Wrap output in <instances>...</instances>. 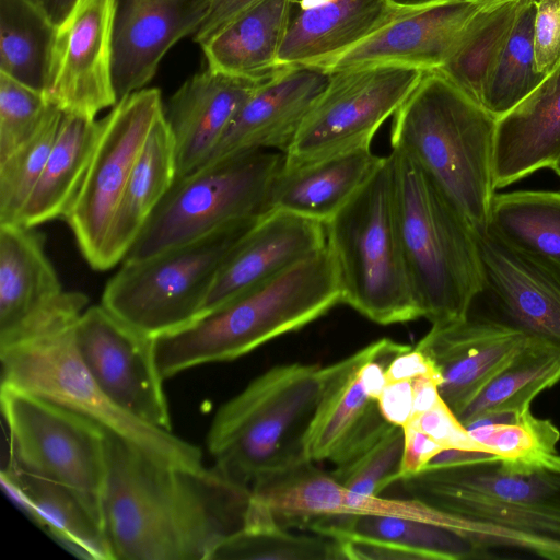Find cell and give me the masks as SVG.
Returning a JSON list of instances; mask_svg holds the SVG:
<instances>
[{
    "mask_svg": "<svg viewBox=\"0 0 560 560\" xmlns=\"http://www.w3.org/2000/svg\"><path fill=\"white\" fill-rule=\"evenodd\" d=\"M102 509L114 560H209L247 520L250 488L163 462L106 429Z\"/></svg>",
    "mask_w": 560,
    "mask_h": 560,
    "instance_id": "6da1fadb",
    "label": "cell"
},
{
    "mask_svg": "<svg viewBox=\"0 0 560 560\" xmlns=\"http://www.w3.org/2000/svg\"><path fill=\"white\" fill-rule=\"evenodd\" d=\"M399 481L410 498L444 513L482 556L505 547L560 560V456L536 466L493 456L424 467Z\"/></svg>",
    "mask_w": 560,
    "mask_h": 560,
    "instance_id": "7a4b0ae2",
    "label": "cell"
},
{
    "mask_svg": "<svg viewBox=\"0 0 560 560\" xmlns=\"http://www.w3.org/2000/svg\"><path fill=\"white\" fill-rule=\"evenodd\" d=\"M341 302L334 255L320 250L271 280L201 314L187 326L155 337L164 380L188 369L235 360L301 329Z\"/></svg>",
    "mask_w": 560,
    "mask_h": 560,
    "instance_id": "3957f363",
    "label": "cell"
},
{
    "mask_svg": "<svg viewBox=\"0 0 560 560\" xmlns=\"http://www.w3.org/2000/svg\"><path fill=\"white\" fill-rule=\"evenodd\" d=\"M390 144L416 162L472 229H486L494 195L498 118L436 70L393 115Z\"/></svg>",
    "mask_w": 560,
    "mask_h": 560,
    "instance_id": "277c9868",
    "label": "cell"
},
{
    "mask_svg": "<svg viewBox=\"0 0 560 560\" xmlns=\"http://www.w3.org/2000/svg\"><path fill=\"white\" fill-rule=\"evenodd\" d=\"M389 155L396 224L421 315L432 325L465 318L482 288L478 233L416 162L397 150Z\"/></svg>",
    "mask_w": 560,
    "mask_h": 560,
    "instance_id": "5b68a950",
    "label": "cell"
},
{
    "mask_svg": "<svg viewBox=\"0 0 560 560\" xmlns=\"http://www.w3.org/2000/svg\"><path fill=\"white\" fill-rule=\"evenodd\" d=\"M89 298L78 292L21 339L0 348L1 385L45 397L78 411L175 465L201 467L198 446L144 423L112 401L83 364L74 345V325Z\"/></svg>",
    "mask_w": 560,
    "mask_h": 560,
    "instance_id": "8992f818",
    "label": "cell"
},
{
    "mask_svg": "<svg viewBox=\"0 0 560 560\" xmlns=\"http://www.w3.org/2000/svg\"><path fill=\"white\" fill-rule=\"evenodd\" d=\"M322 388L316 364L277 365L253 380L212 420L207 448L213 467L250 488L259 476L307 459L304 440Z\"/></svg>",
    "mask_w": 560,
    "mask_h": 560,
    "instance_id": "52a82bcc",
    "label": "cell"
},
{
    "mask_svg": "<svg viewBox=\"0 0 560 560\" xmlns=\"http://www.w3.org/2000/svg\"><path fill=\"white\" fill-rule=\"evenodd\" d=\"M341 302L381 325L422 317L397 230L390 155L326 223Z\"/></svg>",
    "mask_w": 560,
    "mask_h": 560,
    "instance_id": "ba28073f",
    "label": "cell"
},
{
    "mask_svg": "<svg viewBox=\"0 0 560 560\" xmlns=\"http://www.w3.org/2000/svg\"><path fill=\"white\" fill-rule=\"evenodd\" d=\"M258 219L234 221L148 258L124 261L101 304L152 337L187 326L203 313L221 266Z\"/></svg>",
    "mask_w": 560,
    "mask_h": 560,
    "instance_id": "9c48e42d",
    "label": "cell"
},
{
    "mask_svg": "<svg viewBox=\"0 0 560 560\" xmlns=\"http://www.w3.org/2000/svg\"><path fill=\"white\" fill-rule=\"evenodd\" d=\"M283 161L277 151H253L176 177L122 261L141 260L228 223L265 215L271 184Z\"/></svg>",
    "mask_w": 560,
    "mask_h": 560,
    "instance_id": "30bf717a",
    "label": "cell"
},
{
    "mask_svg": "<svg viewBox=\"0 0 560 560\" xmlns=\"http://www.w3.org/2000/svg\"><path fill=\"white\" fill-rule=\"evenodd\" d=\"M0 401L10 433L11 464L102 504L105 428L63 405L10 386L1 385Z\"/></svg>",
    "mask_w": 560,
    "mask_h": 560,
    "instance_id": "8fae6325",
    "label": "cell"
},
{
    "mask_svg": "<svg viewBox=\"0 0 560 560\" xmlns=\"http://www.w3.org/2000/svg\"><path fill=\"white\" fill-rule=\"evenodd\" d=\"M423 72L399 65L329 71L328 84L283 154V164H302L371 145L377 129L405 102Z\"/></svg>",
    "mask_w": 560,
    "mask_h": 560,
    "instance_id": "7c38bea8",
    "label": "cell"
},
{
    "mask_svg": "<svg viewBox=\"0 0 560 560\" xmlns=\"http://www.w3.org/2000/svg\"><path fill=\"white\" fill-rule=\"evenodd\" d=\"M161 92L141 89L100 119L95 149L78 196L65 217L92 269L105 271L107 233L133 165L163 114Z\"/></svg>",
    "mask_w": 560,
    "mask_h": 560,
    "instance_id": "4fadbf2b",
    "label": "cell"
},
{
    "mask_svg": "<svg viewBox=\"0 0 560 560\" xmlns=\"http://www.w3.org/2000/svg\"><path fill=\"white\" fill-rule=\"evenodd\" d=\"M73 334L83 364L112 401L144 423L172 431L155 337L130 326L102 304L85 308Z\"/></svg>",
    "mask_w": 560,
    "mask_h": 560,
    "instance_id": "5bb4252c",
    "label": "cell"
},
{
    "mask_svg": "<svg viewBox=\"0 0 560 560\" xmlns=\"http://www.w3.org/2000/svg\"><path fill=\"white\" fill-rule=\"evenodd\" d=\"M482 288L467 316L560 350V264L478 233Z\"/></svg>",
    "mask_w": 560,
    "mask_h": 560,
    "instance_id": "9a60e30c",
    "label": "cell"
},
{
    "mask_svg": "<svg viewBox=\"0 0 560 560\" xmlns=\"http://www.w3.org/2000/svg\"><path fill=\"white\" fill-rule=\"evenodd\" d=\"M117 0H77L57 25L46 97L62 113L96 119L117 104L113 43Z\"/></svg>",
    "mask_w": 560,
    "mask_h": 560,
    "instance_id": "2e32d148",
    "label": "cell"
},
{
    "mask_svg": "<svg viewBox=\"0 0 560 560\" xmlns=\"http://www.w3.org/2000/svg\"><path fill=\"white\" fill-rule=\"evenodd\" d=\"M387 338L323 368L319 404L304 440L308 460L329 459L343 465L374 444L392 425L370 393L363 364L376 355Z\"/></svg>",
    "mask_w": 560,
    "mask_h": 560,
    "instance_id": "e0dca14e",
    "label": "cell"
},
{
    "mask_svg": "<svg viewBox=\"0 0 560 560\" xmlns=\"http://www.w3.org/2000/svg\"><path fill=\"white\" fill-rule=\"evenodd\" d=\"M329 78L320 67L280 69L245 102L203 164L260 150L285 154Z\"/></svg>",
    "mask_w": 560,
    "mask_h": 560,
    "instance_id": "ac0fdd59",
    "label": "cell"
},
{
    "mask_svg": "<svg viewBox=\"0 0 560 560\" xmlns=\"http://www.w3.org/2000/svg\"><path fill=\"white\" fill-rule=\"evenodd\" d=\"M206 14V0H117L113 43L117 103L144 89L165 54L182 38L194 36Z\"/></svg>",
    "mask_w": 560,
    "mask_h": 560,
    "instance_id": "d6986e66",
    "label": "cell"
},
{
    "mask_svg": "<svg viewBox=\"0 0 560 560\" xmlns=\"http://www.w3.org/2000/svg\"><path fill=\"white\" fill-rule=\"evenodd\" d=\"M326 244L325 223L283 210L269 211L242 236L224 260L203 313L271 280Z\"/></svg>",
    "mask_w": 560,
    "mask_h": 560,
    "instance_id": "ffe728a7",
    "label": "cell"
},
{
    "mask_svg": "<svg viewBox=\"0 0 560 560\" xmlns=\"http://www.w3.org/2000/svg\"><path fill=\"white\" fill-rule=\"evenodd\" d=\"M528 341L520 332L466 316L432 325L416 348L433 362L441 398L457 416Z\"/></svg>",
    "mask_w": 560,
    "mask_h": 560,
    "instance_id": "44dd1931",
    "label": "cell"
},
{
    "mask_svg": "<svg viewBox=\"0 0 560 560\" xmlns=\"http://www.w3.org/2000/svg\"><path fill=\"white\" fill-rule=\"evenodd\" d=\"M406 10L390 0H289L279 65L329 70L347 51Z\"/></svg>",
    "mask_w": 560,
    "mask_h": 560,
    "instance_id": "7402d4cb",
    "label": "cell"
},
{
    "mask_svg": "<svg viewBox=\"0 0 560 560\" xmlns=\"http://www.w3.org/2000/svg\"><path fill=\"white\" fill-rule=\"evenodd\" d=\"M479 10V5L462 0L407 9L347 51L328 71L368 65L438 70L452 56Z\"/></svg>",
    "mask_w": 560,
    "mask_h": 560,
    "instance_id": "603a6c76",
    "label": "cell"
},
{
    "mask_svg": "<svg viewBox=\"0 0 560 560\" xmlns=\"http://www.w3.org/2000/svg\"><path fill=\"white\" fill-rule=\"evenodd\" d=\"M265 81L207 68L173 94L163 116L173 139L176 177L207 161L237 112Z\"/></svg>",
    "mask_w": 560,
    "mask_h": 560,
    "instance_id": "cb8c5ba5",
    "label": "cell"
},
{
    "mask_svg": "<svg viewBox=\"0 0 560 560\" xmlns=\"http://www.w3.org/2000/svg\"><path fill=\"white\" fill-rule=\"evenodd\" d=\"M65 290L36 228L0 224V347L48 312Z\"/></svg>",
    "mask_w": 560,
    "mask_h": 560,
    "instance_id": "d4e9b609",
    "label": "cell"
},
{
    "mask_svg": "<svg viewBox=\"0 0 560 560\" xmlns=\"http://www.w3.org/2000/svg\"><path fill=\"white\" fill-rule=\"evenodd\" d=\"M0 480L8 495L28 517L77 556L114 560L101 503L13 464L1 470Z\"/></svg>",
    "mask_w": 560,
    "mask_h": 560,
    "instance_id": "484cf974",
    "label": "cell"
},
{
    "mask_svg": "<svg viewBox=\"0 0 560 560\" xmlns=\"http://www.w3.org/2000/svg\"><path fill=\"white\" fill-rule=\"evenodd\" d=\"M384 158L362 145L302 164H282L270 187L269 211L283 210L326 224Z\"/></svg>",
    "mask_w": 560,
    "mask_h": 560,
    "instance_id": "4316f807",
    "label": "cell"
},
{
    "mask_svg": "<svg viewBox=\"0 0 560 560\" xmlns=\"http://www.w3.org/2000/svg\"><path fill=\"white\" fill-rule=\"evenodd\" d=\"M559 155L560 65L532 94L498 119L495 189L550 167Z\"/></svg>",
    "mask_w": 560,
    "mask_h": 560,
    "instance_id": "83f0119b",
    "label": "cell"
},
{
    "mask_svg": "<svg viewBox=\"0 0 560 560\" xmlns=\"http://www.w3.org/2000/svg\"><path fill=\"white\" fill-rule=\"evenodd\" d=\"M289 0H258L199 45L208 68L237 77L268 80L281 67Z\"/></svg>",
    "mask_w": 560,
    "mask_h": 560,
    "instance_id": "f1b7e54d",
    "label": "cell"
},
{
    "mask_svg": "<svg viewBox=\"0 0 560 560\" xmlns=\"http://www.w3.org/2000/svg\"><path fill=\"white\" fill-rule=\"evenodd\" d=\"M175 177L173 139L162 114L148 136L114 213L105 243V270L125 259Z\"/></svg>",
    "mask_w": 560,
    "mask_h": 560,
    "instance_id": "f546056e",
    "label": "cell"
},
{
    "mask_svg": "<svg viewBox=\"0 0 560 560\" xmlns=\"http://www.w3.org/2000/svg\"><path fill=\"white\" fill-rule=\"evenodd\" d=\"M98 132L100 120L62 114L52 149L18 224L36 228L65 219L84 180Z\"/></svg>",
    "mask_w": 560,
    "mask_h": 560,
    "instance_id": "4dcf8cb0",
    "label": "cell"
},
{
    "mask_svg": "<svg viewBox=\"0 0 560 560\" xmlns=\"http://www.w3.org/2000/svg\"><path fill=\"white\" fill-rule=\"evenodd\" d=\"M302 527L334 538L364 537L406 546L431 560L482 557L470 539L454 529L398 516L326 514L306 521Z\"/></svg>",
    "mask_w": 560,
    "mask_h": 560,
    "instance_id": "1f68e13d",
    "label": "cell"
},
{
    "mask_svg": "<svg viewBox=\"0 0 560 560\" xmlns=\"http://www.w3.org/2000/svg\"><path fill=\"white\" fill-rule=\"evenodd\" d=\"M485 231L512 248L560 264V192H494Z\"/></svg>",
    "mask_w": 560,
    "mask_h": 560,
    "instance_id": "d6a6232c",
    "label": "cell"
},
{
    "mask_svg": "<svg viewBox=\"0 0 560 560\" xmlns=\"http://www.w3.org/2000/svg\"><path fill=\"white\" fill-rule=\"evenodd\" d=\"M560 381V350L529 339L456 416L466 427L485 416L523 412L542 390Z\"/></svg>",
    "mask_w": 560,
    "mask_h": 560,
    "instance_id": "836d02e7",
    "label": "cell"
},
{
    "mask_svg": "<svg viewBox=\"0 0 560 560\" xmlns=\"http://www.w3.org/2000/svg\"><path fill=\"white\" fill-rule=\"evenodd\" d=\"M56 30L35 0H0V73L45 94Z\"/></svg>",
    "mask_w": 560,
    "mask_h": 560,
    "instance_id": "e575fe53",
    "label": "cell"
},
{
    "mask_svg": "<svg viewBox=\"0 0 560 560\" xmlns=\"http://www.w3.org/2000/svg\"><path fill=\"white\" fill-rule=\"evenodd\" d=\"M522 3L523 0H510L480 9L452 56L436 70L479 104L485 82L506 43Z\"/></svg>",
    "mask_w": 560,
    "mask_h": 560,
    "instance_id": "d590c367",
    "label": "cell"
},
{
    "mask_svg": "<svg viewBox=\"0 0 560 560\" xmlns=\"http://www.w3.org/2000/svg\"><path fill=\"white\" fill-rule=\"evenodd\" d=\"M534 21V0H523L506 43L485 82L480 104L498 119L546 79L535 67Z\"/></svg>",
    "mask_w": 560,
    "mask_h": 560,
    "instance_id": "8d00e7d4",
    "label": "cell"
},
{
    "mask_svg": "<svg viewBox=\"0 0 560 560\" xmlns=\"http://www.w3.org/2000/svg\"><path fill=\"white\" fill-rule=\"evenodd\" d=\"M478 446L500 460L517 466H535L556 460L560 431L547 419L523 412L485 416L465 427Z\"/></svg>",
    "mask_w": 560,
    "mask_h": 560,
    "instance_id": "74e56055",
    "label": "cell"
},
{
    "mask_svg": "<svg viewBox=\"0 0 560 560\" xmlns=\"http://www.w3.org/2000/svg\"><path fill=\"white\" fill-rule=\"evenodd\" d=\"M209 560H345L337 538L295 535L271 524L245 526L223 540Z\"/></svg>",
    "mask_w": 560,
    "mask_h": 560,
    "instance_id": "f35d334b",
    "label": "cell"
},
{
    "mask_svg": "<svg viewBox=\"0 0 560 560\" xmlns=\"http://www.w3.org/2000/svg\"><path fill=\"white\" fill-rule=\"evenodd\" d=\"M62 114L55 106L37 132L0 161V224L18 222L45 167Z\"/></svg>",
    "mask_w": 560,
    "mask_h": 560,
    "instance_id": "ab89813d",
    "label": "cell"
},
{
    "mask_svg": "<svg viewBox=\"0 0 560 560\" xmlns=\"http://www.w3.org/2000/svg\"><path fill=\"white\" fill-rule=\"evenodd\" d=\"M404 427L392 424L370 447L330 475L345 488L362 494L380 495L400 479L404 454Z\"/></svg>",
    "mask_w": 560,
    "mask_h": 560,
    "instance_id": "60d3db41",
    "label": "cell"
},
{
    "mask_svg": "<svg viewBox=\"0 0 560 560\" xmlns=\"http://www.w3.org/2000/svg\"><path fill=\"white\" fill-rule=\"evenodd\" d=\"M54 107L44 93L0 73V161L34 136Z\"/></svg>",
    "mask_w": 560,
    "mask_h": 560,
    "instance_id": "b9f144b4",
    "label": "cell"
},
{
    "mask_svg": "<svg viewBox=\"0 0 560 560\" xmlns=\"http://www.w3.org/2000/svg\"><path fill=\"white\" fill-rule=\"evenodd\" d=\"M536 70L549 75L560 65V0H534Z\"/></svg>",
    "mask_w": 560,
    "mask_h": 560,
    "instance_id": "7bdbcfd3",
    "label": "cell"
},
{
    "mask_svg": "<svg viewBox=\"0 0 560 560\" xmlns=\"http://www.w3.org/2000/svg\"><path fill=\"white\" fill-rule=\"evenodd\" d=\"M407 424L424 432L444 448L482 451L443 399L412 417Z\"/></svg>",
    "mask_w": 560,
    "mask_h": 560,
    "instance_id": "ee69618b",
    "label": "cell"
},
{
    "mask_svg": "<svg viewBox=\"0 0 560 560\" xmlns=\"http://www.w3.org/2000/svg\"><path fill=\"white\" fill-rule=\"evenodd\" d=\"M340 541L345 559L348 560H431L422 551L364 537H342Z\"/></svg>",
    "mask_w": 560,
    "mask_h": 560,
    "instance_id": "f6af8a7d",
    "label": "cell"
},
{
    "mask_svg": "<svg viewBox=\"0 0 560 560\" xmlns=\"http://www.w3.org/2000/svg\"><path fill=\"white\" fill-rule=\"evenodd\" d=\"M404 435L400 479L422 470L444 448L428 434L408 424L404 427Z\"/></svg>",
    "mask_w": 560,
    "mask_h": 560,
    "instance_id": "bcb514c9",
    "label": "cell"
},
{
    "mask_svg": "<svg viewBox=\"0 0 560 560\" xmlns=\"http://www.w3.org/2000/svg\"><path fill=\"white\" fill-rule=\"evenodd\" d=\"M378 406L383 417L389 423L405 427L412 416L413 394L411 381L387 382L378 398Z\"/></svg>",
    "mask_w": 560,
    "mask_h": 560,
    "instance_id": "7dc6e473",
    "label": "cell"
},
{
    "mask_svg": "<svg viewBox=\"0 0 560 560\" xmlns=\"http://www.w3.org/2000/svg\"><path fill=\"white\" fill-rule=\"evenodd\" d=\"M429 376L441 383L440 374L433 362L416 347L396 355L386 369L387 382L412 380Z\"/></svg>",
    "mask_w": 560,
    "mask_h": 560,
    "instance_id": "c3c4849f",
    "label": "cell"
},
{
    "mask_svg": "<svg viewBox=\"0 0 560 560\" xmlns=\"http://www.w3.org/2000/svg\"><path fill=\"white\" fill-rule=\"evenodd\" d=\"M207 14L200 27L194 35L198 44L249 8L258 0H206Z\"/></svg>",
    "mask_w": 560,
    "mask_h": 560,
    "instance_id": "681fc988",
    "label": "cell"
},
{
    "mask_svg": "<svg viewBox=\"0 0 560 560\" xmlns=\"http://www.w3.org/2000/svg\"><path fill=\"white\" fill-rule=\"evenodd\" d=\"M411 385L413 394L411 418L431 409L442 399L439 392V383L432 377H415L411 380Z\"/></svg>",
    "mask_w": 560,
    "mask_h": 560,
    "instance_id": "f907efd6",
    "label": "cell"
},
{
    "mask_svg": "<svg viewBox=\"0 0 560 560\" xmlns=\"http://www.w3.org/2000/svg\"><path fill=\"white\" fill-rule=\"evenodd\" d=\"M49 19L58 25L70 12L77 0H35Z\"/></svg>",
    "mask_w": 560,
    "mask_h": 560,
    "instance_id": "816d5d0a",
    "label": "cell"
},
{
    "mask_svg": "<svg viewBox=\"0 0 560 560\" xmlns=\"http://www.w3.org/2000/svg\"><path fill=\"white\" fill-rule=\"evenodd\" d=\"M397 7L404 8V9H417V8H423L428 5H432L435 3L448 1V0H390Z\"/></svg>",
    "mask_w": 560,
    "mask_h": 560,
    "instance_id": "f5cc1de1",
    "label": "cell"
},
{
    "mask_svg": "<svg viewBox=\"0 0 560 560\" xmlns=\"http://www.w3.org/2000/svg\"><path fill=\"white\" fill-rule=\"evenodd\" d=\"M462 1L472 2L477 5H479L480 9H489V8H493V7L500 5L502 3H505L510 0H462Z\"/></svg>",
    "mask_w": 560,
    "mask_h": 560,
    "instance_id": "db71d44e",
    "label": "cell"
},
{
    "mask_svg": "<svg viewBox=\"0 0 560 560\" xmlns=\"http://www.w3.org/2000/svg\"><path fill=\"white\" fill-rule=\"evenodd\" d=\"M550 168H552V171L560 177V155L551 164Z\"/></svg>",
    "mask_w": 560,
    "mask_h": 560,
    "instance_id": "11a10c76",
    "label": "cell"
}]
</instances>
